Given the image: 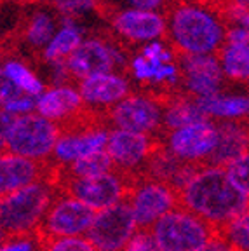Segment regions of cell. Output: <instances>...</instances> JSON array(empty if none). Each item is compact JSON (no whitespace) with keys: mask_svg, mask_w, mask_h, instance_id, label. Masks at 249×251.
<instances>
[{"mask_svg":"<svg viewBox=\"0 0 249 251\" xmlns=\"http://www.w3.org/2000/svg\"><path fill=\"white\" fill-rule=\"evenodd\" d=\"M106 112L110 124H113L117 129L162 138V106L150 96H127L115 105H110Z\"/></svg>","mask_w":249,"mask_h":251,"instance_id":"9","label":"cell"},{"mask_svg":"<svg viewBox=\"0 0 249 251\" xmlns=\"http://www.w3.org/2000/svg\"><path fill=\"white\" fill-rule=\"evenodd\" d=\"M173 44L181 54H211L225 40L223 23L199 5L179 4L171 14Z\"/></svg>","mask_w":249,"mask_h":251,"instance_id":"3","label":"cell"},{"mask_svg":"<svg viewBox=\"0 0 249 251\" xmlns=\"http://www.w3.org/2000/svg\"><path fill=\"white\" fill-rule=\"evenodd\" d=\"M82 101L91 105H115L127 98L129 84L124 77L113 74H98L93 77L82 78L78 86Z\"/></svg>","mask_w":249,"mask_h":251,"instance_id":"19","label":"cell"},{"mask_svg":"<svg viewBox=\"0 0 249 251\" xmlns=\"http://www.w3.org/2000/svg\"><path fill=\"white\" fill-rule=\"evenodd\" d=\"M108 131H96V133H86V134H66L59 136L54 145V161L68 164L82 157L93 155L96 152L105 150Z\"/></svg>","mask_w":249,"mask_h":251,"instance_id":"21","label":"cell"},{"mask_svg":"<svg viewBox=\"0 0 249 251\" xmlns=\"http://www.w3.org/2000/svg\"><path fill=\"white\" fill-rule=\"evenodd\" d=\"M197 108L209 117L223 119V121H241L246 119L249 110V101L246 96H206V98H195L194 100Z\"/></svg>","mask_w":249,"mask_h":251,"instance_id":"23","label":"cell"},{"mask_svg":"<svg viewBox=\"0 0 249 251\" xmlns=\"http://www.w3.org/2000/svg\"><path fill=\"white\" fill-rule=\"evenodd\" d=\"M136 232V224L132 218L129 197L110 208L96 213L86 239L96 251H124Z\"/></svg>","mask_w":249,"mask_h":251,"instance_id":"7","label":"cell"},{"mask_svg":"<svg viewBox=\"0 0 249 251\" xmlns=\"http://www.w3.org/2000/svg\"><path fill=\"white\" fill-rule=\"evenodd\" d=\"M94 216L96 211L86 204L54 192L37 232L46 237H80L89 230Z\"/></svg>","mask_w":249,"mask_h":251,"instance_id":"8","label":"cell"},{"mask_svg":"<svg viewBox=\"0 0 249 251\" xmlns=\"http://www.w3.org/2000/svg\"><path fill=\"white\" fill-rule=\"evenodd\" d=\"M223 169H225V175H226V178H228L230 183L234 185L241 194H246V196H248V192H249V188H248V153L237 157L235 161L223 166Z\"/></svg>","mask_w":249,"mask_h":251,"instance_id":"31","label":"cell"},{"mask_svg":"<svg viewBox=\"0 0 249 251\" xmlns=\"http://www.w3.org/2000/svg\"><path fill=\"white\" fill-rule=\"evenodd\" d=\"M216 143L218 129L211 119L179 127L168 136V150L181 161L202 162L214 150Z\"/></svg>","mask_w":249,"mask_h":251,"instance_id":"13","label":"cell"},{"mask_svg":"<svg viewBox=\"0 0 249 251\" xmlns=\"http://www.w3.org/2000/svg\"><path fill=\"white\" fill-rule=\"evenodd\" d=\"M58 164H59V173H61L63 176H70V178L100 176V175H106V173H110L113 169V162L108 153H106V150L96 152L93 155L82 157V159L68 162V164H63V162H58Z\"/></svg>","mask_w":249,"mask_h":251,"instance_id":"25","label":"cell"},{"mask_svg":"<svg viewBox=\"0 0 249 251\" xmlns=\"http://www.w3.org/2000/svg\"><path fill=\"white\" fill-rule=\"evenodd\" d=\"M35 106L40 117L58 124L80 112L84 101L78 91L72 87H54V89L44 91L35 101Z\"/></svg>","mask_w":249,"mask_h":251,"instance_id":"20","label":"cell"},{"mask_svg":"<svg viewBox=\"0 0 249 251\" xmlns=\"http://www.w3.org/2000/svg\"><path fill=\"white\" fill-rule=\"evenodd\" d=\"M136 230H148L157 220L178 206V192L155 180H141L129 196Z\"/></svg>","mask_w":249,"mask_h":251,"instance_id":"11","label":"cell"},{"mask_svg":"<svg viewBox=\"0 0 249 251\" xmlns=\"http://www.w3.org/2000/svg\"><path fill=\"white\" fill-rule=\"evenodd\" d=\"M52 2L65 14H78L96 4V0H52Z\"/></svg>","mask_w":249,"mask_h":251,"instance_id":"34","label":"cell"},{"mask_svg":"<svg viewBox=\"0 0 249 251\" xmlns=\"http://www.w3.org/2000/svg\"><path fill=\"white\" fill-rule=\"evenodd\" d=\"M39 251H96L86 237H46L39 234Z\"/></svg>","mask_w":249,"mask_h":251,"instance_id":"29","label":"cell"},{"mask_svg":"<svg viewBox=\"0 0 249 251\" xmlns=\"http://www.w3.org/2000/svg\"><path fill=\"white\" fill-rule=\"evenodd\" d=\"M248 28L234 26L225 31V40L218 49L222 59V72L234 80H248L249 49Z\"/></svg>","mask_w":249,"mask_h":251,"instance_id":"18","label":"cell"},{"mask_svg":"<svg viewBox=\"0 0 249 251\" xmlns=\"http://www.w3.org/2000/svg\"><path fill=\"white\" fill-rule=\"evenodd\" d=\"M138 183H140V180L136 176L127 175V173L115 168L110 173H106V175H100V176H63L59 173V164L56 162L52 176L47 185L56 194L72 197V199L78 201V202L86 204L87 208H91L93 211L100 213L103 209L113 206V204L127 199Z\"/></svg>","mask_w":249,"mask_h":251,"instance_id":"2","label":"cell"},{"mask_svg":"<svg viewBox=\"0 0 249 251\" xmlns=\"http://www.w3.org/2000/svg\"><path fill=\"white\" fill-rule=\"evenodd\" d=\"M21 96H25L23 91L16 86L12 80H9L7 75L4 74V70L0 68V108H2L5 103L21 98Z\"/></svg>","mask_w":249,"mask_h":251,"instance_id":"33","label":"cell"},{"mask_svg":"<svg viewBox=\"0 0 249 251\" xmlns=\"http://www.w3.org/2000/svg\"><path fill=\"white\" fill-rule=\"evenodd\" d=\"M160 145H164L162 138L115 129L108 131L105 150L112 159L113 168L121 169L127 175H132L141 181V166Z\"/></svg>","mask_w":249,"mask_h":251,"instance_id":"10","label":"cell"},{"mask_svg":"<svg viewBox=\"0 0 249 251\" xmlns=\"http://www.w3.org/2000/svg\"><path fill=\"white\" fill-rule=\"evenodd\" d=\"M115 65V54L101 40H86L66 58V70L78 78L108 74Z\"/></svg>","mask_w":249,"mask_h":251,"instance_id":"15","label":"cell"},{"mask_svg":"<svg viewBox=\"0 0 249 251\" xmlns=\"http://www.w3.org/2000/svg\"><path fill=\"white\" fill-rule=\"evenodd\" d=\"M132 74L136 75L138 80L145 84H176L179 77V68L168 61L160 59H145L143 56H138L132 61Z\"/></svg>","mask_w":249,"mask_h":251,"instance_id":"24","label":"cell"},{"mask_svg":"<svg viewBox=\"0 0 249 251\" xmlns=\"http://www.w3.org/2000/svg\"><path fill=\"white\" fill-rule=\"evenodd\" d=\"M112 25L119 35L132 42L155 40L166 33V21L153 11H138L127 9L119 12L112 20Z\"/></svg>","mask_w":249,"mask_h":251,"instance_id":"17","label":"cell"},{"mask_svg":"<svg viewBox=\"0 0 249 251\" xmlns=\"http://www.w3.org/2000/svg\"><path fill=\"white\" fill-rule=\"evenodd\" d=\"M159 251H199L220 235L213 225L176 206L148 228Z\"/></svg>","mask_w":249,"mask_h":251,"instance_id":"4","label":"cell"},{"mask_svg":"<svg viewBox=\"0 0 249 251\" xmlns=\"http://www.w3.org/2000/svg\"><path fill=\"white\" fill-rule=\"evenodd\" d=\"M181 74H183L185 87L195 98L218 94L222 87V67L218 58L211 54H183Z\"/></svg>","mask_w":249,"mask_h":251,"instance_id":"14","label":"cell"},{"mask_svg":"<svg viewBox=\"0 0 249 251\" xmlns=\"http://www.w3.org/2000/svg\"><path fill=\"white\" fill-rule=\"evenodd\" d=\"M33 106H35V100L30 98L28 94H25V96H21V98L18 100H12V101L5 103L2 108L5 110V112H9V114H14V115H26L30 114L31 110H33Z\"/></svg>","mask_w":249,"mask_h":251,"instance_id":"35","label":"cell"},{"mask_svg":"<svg viewBox=\"0 0 249 251\" xmlns=\"http://www.w3.org/2000/svg\"><path fill=\"white\" fill-rule=\"evenodd\" d=\"M199 251H237V250L223 235H216V237H213L206 246H202Z\"/></svg>","mask_w":249,"mask_h":251,"instance_id":"37","label":"cell"},{"mask_svg":"<svg viewBox=\"0 0 249 251\" xmlns=\"http://www.w3.org/2000/svg\"><path fill=\"white\" fill-rule=\"evenodd\" d=\"M127 2L138 11H153L162 5L164 0H127Z\"/></svg>","mask_w":249,"mask_h":251,"instance_id":"38","label":"cell"},{"mask_svg":"<svg viewBox=\"0 0 249 251\" xmlns=\"http://www.w3.org/2000/svg\"><path fill=\"white\" fill-rule=\"evenodd\" d=\"M16 119H18V115L9 114L4 108H0V153L5 152V143H7L9 131H11Z\"/></svg>","mask_w":249,"mask_h":251,"instance_id":"36","label":"cell"},{"mask_svg":"<svg viewBox=\"0 0 249 251\" xmlns=\"http://www.w3.org/2000/svg\"><path fill=\"white\" fill-rule=\"evenodd\" d=\"M200 2H207V0H200Z\"/></svg>","mask_w":249,"mask_h":251,"instance_id":"40","label":"cell"},{"mask_svg":"<svg viewBox=\"0 0 249 251\" xmlns=\"http://www.w3.org/2000/svg\"><path fill=\"white\" fill-rule=\"evenodd\" d=\"M80 46V33L75 30L72 25H66L63 30H59L46 47V56L47 61H59L65 59L72 54V52Z\"/></svg>","mask_w":249,"mask_h":251,"instance_id":"26","label":"cell"},{"mask_svg":"<svg viewBox=\"0 0 249 251\" xmlns=\"http://www.w3.org/2000/svg\"><path fill=\"white\" fill-rule=\"evenodd\" d=\"M0 251H39V232L4 235L0 241Z\"/></svg>","mask_w":249,"mask_h":251,"instance_id":"30","label":"cell"},{"mask_svg":"<svg viewBox=\"0 0 249 251\" xmlns=\"http://www.w3.org/2000/svg\"><path fill=\"white\" fill-rule=\"evenodd\" d=\"M54 159L33 161L14 153H0V197H5L12 192H18L28 185L44 181L47 183L51 178Z\"/></svg>","mask_w":249,"mask_h":251,"instance_id":"12","label":"cell"},{"mask_svg":"<svg viewBox=\"0 0 249 251\" xmlns=\"http://www.w3.org/2000/svg\"><path fill=\"white\" fill-rule=\"evenodd\" d=\"M218 143L202 161L206 168H223L237 157L248 153V126L246 121H225L216 124Z\"/></svg>","mask_w":249,"mask_h":251,"instance_id":"16","label":"cell"},{"mask_svg":"<svg viewBox=\"0 0 249 251\" xmlns=\"http://www.w3.org/2000/svg\"><path fill=\"white\" fill-rule=\"evenodd\" d=\"M4 74L7 75L9 80L16 84L23 93L28 96H40L44 93V86L39 78L35 77L33 72H30L23 63L20 61H7L4 65Z\"/></svg>","mask_w":249,"mask_h":251,"instance_id":"27","label":"cell"},{"mask_svg":"<svg viewBox=\"0 0 249 251\" xmlns=\"http://www.w3.org/2000/svg\"><path fill=\"white\" fill-rule=\"evenodd\" d=\"M2 237H4V234H2V230H0V241H2Z\"/></svg>","mask_w":249,"mask_h":251,"instance_id":"39","label":"cell"},{"mask_svg":"<svg viewBox=\"0 0 249 251\" xmlns=\"http://www.w3.org/2000/svg\"><path fill=\"white\" fill-rule=\"evenodd\" d=\"M124 251H159L150 230H136L129 243L125 244Z\"/></svg>","mask_w":249,"mask_h":251,"instance_id":"32","label":"cell"},{"mask_svg":"<svg viewBox=\"0 0 249 251\" xmlns=\"http://www.w3.org/2000/svg\"><path fill=\"white\" fill-rule=\"evenodd\" d=\"M178 204L216 228L220 235L248 213V196L230 183L223 168H204L178 190Z\"/></svg>","mask_w":249,"mask_h":251,"instance_id":"1","label":"cell"},{"mask_svg":"<svg viewBox=\"0 0 249 251\" xmlns=\"http://www.w3.org/2000/svg\"><path fill=\"white\" fill-rule=\"evenodd\" d=\"M206 119L207 117L197 108L194 100L181 96V94H174L162 108L160 136L168 138L173 131L185 127L188 124H194V122H202Z\"/></svg>","mask_w":249,"mask_h":251,"instance_id":"22","label":"cell"},{"mask_svg":"<svg viewBox=\"0 0 249 251\" xmlns=\"http://www.w3.org/2000/svg\"><path fill=\"white\" fill-rule=\"evenodd\" d=\"M59 138L58 126L35 114L18 115L9 131L5 152L14 155L44 161L49 159Z\"/></svg>","mask_w":249,"mask_h":251,"instance_id":"6","label":"cell"},{"mask_svg":"<svg viewBox=\"0 0 249 251\" xmlns=\"http://www.w3.org/2000/svg\"><path fill=\"white\" fill-rule=\"evenodd\" d=\"M52 28H54L52 20L46 12H35L25 28V37L31 46H46V42L52 39Z\"/></svg>","mask_w":249,"mask_h":251,"instance_id":"28","label":"cell"},{"mask_svg":"<svg viewBox=\"0 0 249 251\" xmlns=\"http://www.w3.org/2000/svg\"><path fill=\"white\" fill-rule=\"evenodd\" d=\"M54 190L44 181L0 197V230L4 235L35 230Z\"/></svg>","mask_w":249,"mask_h":251,"instance_id":"5","label":"cell"}]
</instances>
